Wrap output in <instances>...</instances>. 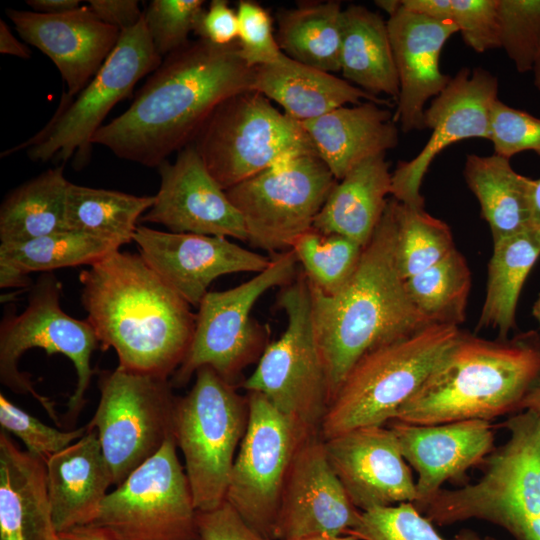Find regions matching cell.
I'll use <instances>...</instances> for the list:
<instances>
[{"label": "cell", "mask_w": 540, "mask_h": 540, "mask_svg": "<svg viewBox=\"0 0 540 540\" xmlns=\"http://www.w3.org/2000/svg\"><path fill=\"white\" fill-rule=\"evenodd\" d=\"M198 540H273L250 527L225 500L208 511H197Z\"/></svg>", "instance_id": "47"}, {"label": "cell", "mask_w": 540, "mask_h": 540, "mask_svg": "<svg viewBox=\"0 0 540 540\" xmlns=\"http://www.w3.org/2000/svg\"><path fill=\"white\" fill-rule=\"evenodd\" d=\"M249 416L225 500L254 530L271 539L292 459L309 432L258 392H248ZM320 433V432H319Z\"/></svg>", "instance_id": "16"}, {"label": "cell", "mask_w": 540, "mask_h": 540, "mask_svg": "<svg viewBox=\"0 0 540 540\" xmlns=\"http://www.w3.org/2000/svg\"><path fill=\"white\" fill-rule=\"evenodd\" d=\"M61 284L52 272L42 274L31 287L28 305L19 315H5L0 325V381L18 394H30L59 425L54 402L37 392L27 373L21 372V356L32 348L69 358L77 380L67 402L68 415L78 416L85 404L93 370L90 360L98 347L97 336L85 320L75 319L61 307Z\"/></svg>", "instance_id": "12"}, {"label": "cell", "mask_w": 540, "mask_h": 540, "mask_svg": "<svg viewBox=\"0 0 540 540\" xmlns=\"http://www.w3.org/2000/svg\"><path fill=\"white\" fill-rule=\"evenodd\" d=\"M399 82L394 119L404 133L424 128V111L452 76L440 69L445 43L458 28L450 20H436L401 7L387 20Z\"/></svg>", "instance_id": "23"}, {"label": "cell", "mask_w": 540, "mask_h": 540, "mask_svg": "<svg viewBox=\"0 0 540 540\" xmlns=\"http://www.w3.org/2000/svg\"><path fill=\"white\" fill-rule=\"evenodd\" d=\"M100 399L87 425L96 430L118 486L174 436L177 399L169 378L140 374L117 366L102 371Z\"/></svg>", "instance_id": "13"}, {"label": "cell", "mask_w": 540, "mask_h": 540, "mask_svg": "<svg viewBox=\"0 0 540 540\" xmlns=\"http://www.w3.org/2000/svg\"><path fill=\"white\" fill-rule=\"evenodd\" d=\"M191 144L225 191L287 159L316 153L301 123L254 90L222 102Z\"/></svg>", "instance_id": "7"}, {"label": "cell", "mask_w": 540, "mask_h": 540, "mask_svg": "<svg viewBox=\"0 0 540 540\" xmlns=\"http://www.w3.org/2000/svg\"><path fill=\"white\" fill-rule=\"evenodd\" d=\"M297 258L290 249L274 254L269 266L251 279L223 291H210L195 314V328L189 350L170 382L186 385L204 366L234 383L242 371L258 362L268 342V329L251 316L257 300L269 289L292 282Z\"/></svg>", "instance_id": "9"}, {"label": "cell", "mask_w": 540, "mask_h": 540, "mask_svg": "<svg viewBox=\"0 0 540 540\" xmlns=\"http://www.w3.org/2000/svg\"><path fill=\"white\" fill-rule=\"evenodd\" d=\"M531 227L540 231V178L534 179L531 195Z\"/></svg>", "instance_id": "55"}, {"label": "cell", "mask_w": 540, "mask_h": 540, "mask_svg": "<svg viewBox=\"0 0 540 540\" xmlns=\"http://www.w3.org/2000/svg\"><path fill=\"white\" fill-rule=\"evenodd\" d=\"M163 58L156 52L144 18L121 31L119 41L100 70L75 99L62 102L48 124L32 138L2 154L26 149L33 161L82 162L92 140L112 108L126 98L144 76L153 73Z\"/></svg>", "instance_id": "10"}, {"label": "cell", "mask_w": 540, "mask_h": 540, "mask_svg": "<svg viewBox=\"0 0 540 540\" xmlns=\"http://www.w3.org/2000/svg\"><path fill=\"white\" fill-rule=\"evenodd\" d=\"M533 84L538 91H540V45L536 55V59L532 69Z\"/></svg>", "instance_id": "59"}, {"label": "cell", "mask_w": 540, "mask_h": 540, "mask_svg": "<svg viewBox=\"0 0 540 540\" xmlns=\"http://www.w3.org/2000/svg\"><path fill=\"white\" fill-rule=\"evenodd\" d=\"M500 48L520 73L532 71L540 45V0H498Z\"/></svg>", "instance_id": "41"}, {"label": "cell", "mask_w": 540, "mask_h": 540, "mask_svg": "<svg viewBox=\"0 0 540 540\" xmlns=\"http://www.w3.org/2000/svg\"><path fill=\"white\" fill-rule=\"evenodd\" d=\"M498 99V79L490 71L461 68L424 111L431 134L420 152L401 161L392 172L391 197L410 207L424 208L420 189L424 177L444 149L459 141L488 140L490 114Z\"/></svg>", "instance_id": "17"}, {"label": "cell", "mask_w": 540, "mask_h": 540, "mask_svg": "<svg viewBox=\"0 0 540 540\" xmlns=\"http://www.w3.org/2000/svg\"><path fill=\"white\" fill-rule=\"evenodd\" d=\"M539 256L540 231L533 228L493 243L477 330L496 329L501 339L507 338L515 327L523 285Z\"/></svg>", "instance_id": "33"}, {"label": "cell", "mask_w": 540, "mask_h": 540, "mask_svg": "<svg viewBox=\"0 0 540 540\" xmlns=\"http://www.w3.org/2000/svg\"><path fill=\"white\" fill-rule=\"evenodd\" d=\"M458 326L432 323L363 355L322 420L323 440L392 421L458 339Z\"/></svg>", "instance_id": "6"}, {"label": "cell", "mask_w": 540, "mask_h": 540, "mask_svg": "<svg viewBox=\"0 0 540 540\" xmlns=\"http://www.w3.org/2000/svg\"><path fill=\"white\" fill-rule=\"evenodd\" d=\"M58 536L59 540H116L107 530L92 524L59 532Z\"/></svg>", "instance_id": "52"}, {"label": "cell", "mask_w": 540, "mask_h": 540, "mask_svg": "<svg viewBox=\"0 0 540 540\" xmlns=\"http://www.w3.org/2000/svg\"><path fill=\"white\" fill-rule=\"evenodd\" d=\"M47 488L56 530L91 524L113 485L111 470L96 430L51 456Z\"/></svg>", "instance_id": "26"}, {"label": "cell", "mask_w": 540, "mask_h": 540, "mask_svg": "<svg viewBox=\"0 0 540 540\" xmlns=\"http://www.w3.org/2000/svg\"><path fill=\"white\" fill-rule=\"evenodd\" d=\"M488 140L495 154L508 159L524 151L540 156V117L497 99L490 114Z\"/></svg>", "instance_id": "44"}, {"label": "cell", "mask_w": 540, "mask_h": 540, "mask_svg": "<svg viewBox=\"0 0 540 540\" xmlns=\"http://www.w3.org/2000/svg\"><path fill=\"white\" fill-rule=\"evenodd\" d=\"M133 242L154 272L188 304L198 307L217 278L259 273L271 258L225 237L161 231L139 225Z\"/></svg>", "instance_id": "19"}, {"label": "cell", "mask_w": 540, "mask_h": 540, "mask_svg": "<svg viewBox=\"0 0 540 540\" xmlns=\"http://www.w3.org/2000/svg\"><path fill=\"white\" fill-rule=\"evenodd\" d=\"M238 53L250 68L279 60L281 51L273 32L269 12L255 1L241 0L237 5Z\"/></svg>", "instance_id": "45"}, {"label": "cell", "mask_w": 540, "mask_h": 540, "mask_svg": "<svg viewBox=\"0 0 540 540\" xmlns=\"http://www.w3.org/2000/svg\"><path fill=\"white\" fill-rule=\"evenodd\" d=\"M204 10L202 0H152L143 18L156 52L162 57L184 47Z\"/></svg>", "instance_id": "42"}, {"label": "cell", "mask_w": 540, "mask_h": 540, "mask_svg": "<svg viewBox=\"0 0 540 540\" xmlns=\"http://www.w3.org/2000/svg\"><path fill=\"white\" fill-rule=\"evenodd\" d=\"M395 257L404 280L436 264L455 247L450 227L424 208L410 207L392 198Z\"/></svg>", "instance_id": "38"}, {"label": "cell", "mask_w": 540, "mask_h": 540, "mask_svg": "<svg viewBox=\"0 0 540 540\" xmlns=\"http://www.w3.org/2000/svg\"><path fill=\"white\" fill-rule=\"evenodd\" d=\"M28 276L20 275L14 270L0 265V287L15 288L29 285Z\"/></svg>", "instance_id": "54"}, {"label": "cell", "mask_w": 540, "mask_h": 540, "mask_svg": "<svg viewBox=\"0 0 540 540\" xmlns=\"http://www.w3.org/2000/svg\"><path fill=\"white\" fill-rule=\"evenodd\" d=\"M91 524L116 540H198L197 509L174 436L107 494Z\"/></svg>", "instance_id": "15"}, {"label": "cell", "mask_w": 540, "mask_h": 540, "mask_svg": "<svg viewBox=\"0 0 540 540\" xmlns=\"http://www.w3.org/2000/svg\"><path fill=\"white\" fill-rule=\"evenodd\" d=\"M498 0H451L450 20L477 53L500 48Z\"/></svg>", "instance_id": "46"}, {"label": "cell", "mask_w": 540, "mask_h": 540, "mask_svg": "<svg viewBox=\"0 0 540 540\" xmlns=\"http://www.w3.org/2000/svg\"><path fill=\"white\" fill-rule=\"evenodd\" d=\"M365 246L338 234L310 229L291 244L302 272L311 286L332 295L353 276Z\"/></svg>", "instance_id": "39"}, {"label": "cell", "mask_w": 540, "mask_h": 540, "mask_svg": "<svg viewBox=\"0 0 540 540\" xmlns=\"http://www.w3.org/2000/svg\"><path fill=\"white\" fill-rule=\"evenodd\" d=\"M522 411H529L540 420V379L525 398Z\"/></svg>", "instance_id": "56"}, {"label": "cell", "mask_w": 540, "mask_h": 540, "mask_svg": "<svg viewBox=\"0 0 540 540\" xmlns=\"http://www.w3.org/2000/svg\"><path fill=\"white\" fill-rule=\"evenodd\" d=\"M252 81L253 68L239 56L237 42H188L162 60L128 109L104 124L92 143L118 158L159 167L193 142L222 102L252 90Z\"/></svg>", "instance_id": "1"}, {"label": "cell", "mask_w": 540, "mask_h": 540, "mask_svg": "<svg viewBox=\"0 0 540 540\" xmlns=\"http://www.w3.org/2000/svg\"><path fill=\"white\" fill-rule=\"evenodd\" d=\"M391 422L403 458L418 475L413 505L419 512L445 482L461 480L495 449L494 427L487 420L435 425Z\"/></svg>", "instance_id": "24"}, {"label": "cell", "mask_w": 540, "mask_h": 540, "mask_svg": "<svg viewBox=\"0 0 540 540\" xmlns=\"http://www.w3.org/2000/svg\"><path fill=\"white\" fill-rule=\"evenodd\" d=\"M69 185L61 165L6 195L0 207L1 244L23 243L66 230Z\"/></svg>", "instance_id": "32"}, {"label": "cell", "mask_w": 540, "mask_h": 540, "mask_svg": "<svg viewBox=\"0 0 540 540\" xmlns=\"http://www.w3.org/2000/svg\"><path fill=\"white\" fill-rule=\"evenodd\" d=\"M342 13L341 3L333 0L278 11L276 39L281 51L316 69L339 72Z\"/></svg>", "instance_id": "34"}, {"label": "cell", "mask_w": 540, "mask_h": 540, "mask_svg": "<svg viewBox=\"0 0 540 540\" xmlns=\"http://www.w3.org/2000/svg\"><path fill=\"white\" fill-rule=\"evenodd\" d=\"M385 155L361 162L337 181L313 229L342 235L362 246L370 241L391 196L392 172Z\"/></svg>", "instance_id": "29"}, {"label": "cell", "mask_w": 540, "mask_h": 540, "mask_svg": "<svg viewBox=\"0 0 540 540\" xmlns=\"http://www.w3.org/2000/svg\"><path fill=\"white\" fill-rule=\"evenodd\" d=\"M532 314L536 322L538 323L539 329H540V293L534 302L533 308H532Z\"/></svg>", "instance_id": "60"}, {"label": "cell", "mask_w": 540, "mask_h": 540, "mask_svg": "<svg viewBox=\"0 0 540 540\" xmlns=\"http://www.w3.org/2000/svg\"><path fill=\"white\" fill-rule=\"evenodd\" d=\"M252 90L277 103L290 118L304 122L361 100L390 105L332 73L297 62L284 53L272 64L253 68Z\"/></svg>", "instance_id": "28"}, {"label": "cell", "mask_w": 540, "mask_h": 540, "mask_svg": "<svg viewBox=\"0 0 540 540\" xmlns=\"http://www.w3.org/2000/svg\"><path fill=\"white\" fill-rule=\"evenodd\" d=\"M296 540H361V539L351 534H338V535L319 534V535L304 537V538H300Z\"/></svg>", "instance_id": "57"}, {"label": "cell", "mask_w": 540, "mask_h": 540, "mask_svg": "<svg viewBox=\"0 0 540 540\" xmlns=\"http://www.w3.org/2000/svg\"><path fill=\"white\" fill-rule=\"evenodd\" d=\"M309 283V282H308ZM328 407L355 363L370 350L430 323L413 305L396 263L392 199L350 280L327 295L310 285Z\"/></svg>", "instance_id": "3"}, {"label": "cell", "mask_w": 540, "mask_h": 540, "mask_svg": "<svg viewBox=\"0 0 540 540\" xmlns=\"http://www.w3.org/2000/svg\"><path fill=\"white\" fill-rule=\"evenodd\" d=\"M463 176L489 225L493 243L532 228L534 179L516 172L510 159L495 153L468 154Z\"/></svg>", "instance_id": "30"}, {"label": "cell", "mask_w": 540, "mask_h": 540, "mask_svg": "<svg viewBox=\"0 0 540 540\" xmlns=\"http://www.w3.org/2000/svg\"><path fill=\"white\" fill-rule=\"evenodd\" d=\"M539 379L537 334L487 340L461 332L392 421L417 425L490 421L521 412Z\"/></svg>", "instance_id": "4"}, {"label": "cell", "mask_w": 540, "mask_h": 540, "mask_svg": "<svg viewBox=\"0 0 540 540\" xmlns=\"http://www.w3.org/2000/svg\"><path fill=\"white\" fill-rule=\"evenodd\" d=\"M194 33L214 45L235 44L238 39L237 13L226 0H213L201 13Z\"/></svg>", "instance_id": "48"}, {"label": "cell", "mask_w": 540, "mask_h": 540, "mask_svg": "<svg viewBox=\"0 0 540 540\" xmlns=\"http://www.w3.org/2000/svg\"><path fill=\"white\" fill-rule=\"evenodd\" d=\"M346 534L361 540H497L472 530H461L446 539L411 502L361 512L357 525Z\"/></svg>", "instance_id": "40"}, {"label": "cell", "mask_w": 540, "mask_h": 540, "mask_svg": "<svg viewBox=\"0 0 540 540\" xmlns=\"http://www.w3.org/2000/svg\"><path fill=\"white\" fill-rule=\"evenodd\" d=\"M340 72L343 79L369 94L398 97L387 21L363 5L350 4L343 9Z\"/></svg>", "instance_id": "31"}, {"label": "cell", "mask_w": 540, "mask_h": 540, "mask_svg": "<svg viewBox=\"0 0 540 540\" xmlns=\"http://www.w3.org/2000/svg\"><path fill=\"white\" fill-rule=\"evenodd\" d=\"M45 462L0 433V540H59Z\"/></svg>", "instance_id": "27"}, {"label": "cell", "mask_w": 540, "mask_h": 540, "mask_svg": "<svg viewBox=\"0 0 540 540\" xmlns=\"http://www.w3.org/2000/svg\"><path fill=\"white\" fill-rule=\"evenodd\" d=\"M87 5L101 21L119 31L134 27L143 17L137 0H89Z\"/></svg>", "instance_id": "49"}, {"label": "cell", "mask_w": 540, "mask_h": 540, "mask_svg": "<svg viewBox=\"0 0 540 540\" xmlns=\"http://www.w3.org/2000/svg\"><path fill=\"white\" fill-rule=\"evenodd\" d=\"M502 427L508 440L482 464L481 478L458 489H440L420 511L439 526L477 519L516 540H540V420L512 414Z\"/></svg>", "instance_id": "5"}, {"label": "cell", "mask_w": 540, "mask_h": 540, "mask_svg": "<svg viewBox=\"0 0 540 540\" xmlns=\"http://www.w3.org/2000/svg\"><path fill=\"white\" fill-rule=\"evenodd\" d=\"M327 459L352 504L361 512L416 500V481L393 431L356 428L324 440Z\"/></svg>", "instance_id": "21"}, {"label": "cell", "mask_w": 540, "mask_h": 540, "mask_svg": "<svg viewBox=\"0 0 540 540\" xmlns=\"http://www.w3.org/2000/svg\"><path fill=\"white\" fill-rule=\"evenodd\" d=\"M277 305L287 316L281 337L265 348L242 383L309 432H320L328 409L326 376L316 342L311 293L303 272L282 287Z\"/></svg>", "instance_id": "11"}, {"label": "cell", "mask_w": 540, "mask_h": 540, "mask_svg": "<svg viewBox=\"0 0 540 540\" xmlns=\"http://www.w3.org/2000/svg\"><path fill=\"white\" fill-rule=\"evenodd\" d=\"M248 416L247 396L208 366L196 371L190 391L178 397L174 437L197 511L212 510L225 501Z\"/></svg>", "instance_id": "8"}, {"label": "cell", "mask_w": 540, "mask_h": 540, "mask_svg": "<svg viewBox=\"0 0 540 540\" xmlns=\"http://www.w3.org/2000/svg\"><path fill=\"white\" fill-rule=\"evenodd\" d=\"M81 302L103 350L118 366L169 378L183 362L195 314L140 254L117 250L82 270Z\"/></svg>", "instance_id": "2"}, {"label": "cell", "mask_w": 540, "mask_h": 540, "mask_svg": "<svg viewBox=\"0 0 540 540\" xmlns=\"http://www.w3.org/2000/svg\"><path fill=\"white\" fill-rule=\"evenodd\" d=\"M374 3L389 16L393 15L401 7V0H376Z\"/></svg>", "instance_id": "58"}, {"label": "cell", "mask_w": 540, "mask_h": 540, "mask_svg": "<svg viewBox=\"0 0 540 540\" xmlns=\"http://www.w3.org/2000/svg\"><path fill=\"white\" fill-rule=\"evenodd\" d=\"M471 271L463 254L454 249L426 270L405 280L416 309L430 322L458 326L465 321Z\"/></svg>", "instance_id": "37"}, {"label": "cell", "mask_w": 540, "mask_h": 540, "mask_svg": "<svg viewBox=\"0 0 540 540\" xmlns=\"http://www.w3.org/2000/svg\"><path fill=\"white\" fill-rule=\"evenodd\" d=\"M27 5L32 11L43 14H59L80 7L79 0H28Z\"/></svg>", "instance_id": "53"}, {"label": "cell", "mask_w": 540, "mask_h": 540, "mask_svg": "<svg viewBox=\"0 0 540 540\" xmlns=\"http://www.w3.org/2000/svg\"><path fill=\"white\" fill-rule=\"evenodd\" d=\"M121 245L91 233L63 230L17 244L0 245V265L23 276L32 272L91 266L106 258Z\"/></svg>", "instance_id": "36"}, {"label": "cell", "mask_w": 540, "mask_h": 540, "mask_svg": "<svg viewBox=\"0 0 540 540\" xmlns=\"http://www.w3.org/2000/svg\"><path fill=\"white\" fill-rule=\"evenodd\" d=\"M160 187L153 206L140 221L170 232L234 238L247 242L243 218L208 171L192 144L173 163L159 167Z\"/></svg>", "instance_id": "20"}, {"label": "cell", "mask_w": 540, "mask_h": 540, "mask_svg": "<svg viewBox=\"0 0 540 540\" xmlns=\"http://www.w3.org/2000/svg\"><path fill=\"white\" fill-rule=\"evenodd\" d=\"M20 37L55 64L67 86L78 95L117 45L121 31L101 21L87 4L59 14L7 9Z\"/></svg>", "instance_id": "22"}, {"label": "cell", "mask_w": 540, "mask_h": 540, "mask_svg": "<svg viewBox=\"0 0 540 540\" xmlns=\"http://www.w3.org/2000/svg\"><path fill=\"white\" fill-rule=\"evenodd\" d=\"M319 158L337 180L399 143V127L384 105L365 101L301 122Z\"/></svg>", "instance_id": "25"}, {"label": "cell", "mask_w": 540, "mask_h": 540, "mask_svg": "<svg viewBox=\"0 0 540 540\" xmlns=\"http://www.w3.org/2000/svg\"><path fill=\"white\" fill-rule=\"evenodd\" d=\"M0 425L3 430L18 437L26 446V451L44 462L81 439L88 431L87 426L70 431L49 426L13 404L2 393Z\"/></svg>", "instance_id": "43"}, {"label": "cell", "mask_w": 540, "mask_h": 540, "mask_svg": "<svg viewBox=\"0 0 540 540\" xmlns=\"http://www.w3.org/2000/svg\"><path fill=\"white\" fill-rule=\"evenodd\" d=\"M316 153L287 159L226 190L241 214L251 246L273 253L291 249L314 221L337 183Z\"/></svg>", "instance_id": "14"}, {"label": "cell", "mask_w": 540, "mask_h": 540, "mask_svg": "<svg viewBox=\"0 0 540 540\" xmlns=\"http://www.w3.org/2000/svg\"><path fill=\"white\" fill-rule=\"evenodd\" d=\"M360 516L329 464L321 434L307 435L284 482L273 540L346 534Z\"/></svg>", "instance_id": "18"}, {"label": "cell", "mask_w": 540, "mask_h": 540, "mask_svg": "<svg viewBox=\"0 0 540 540\" xmlns=\"http://www.w3.org/2000/svg\"><path fill=\"white\" fill-rule=\"evenodd\" d=\"M154 201L155 196H137L70 182L66 230L106 237L122 246L133 241L138 222Z\"/></svg>", "instance_id": "35"}, {"label": "cell", "mask_w": 540, "mask_h": 540, "mask_svg": "<svg viewBox=\"0 0 540 540\" xmlns=\"http://www.w3.org/2000/svg\"><path fill=\"white\" fill-rule=\"evenodd\" d=\"M0 52L22 59H29L31 56L30 49L13 35L4 20L0 21Z\"/></svg>", "instance_id": "51"}, {"label": "cell", "mask_w": 540, "mask_h": 540, "mask_svg": "<svg viewBox=\"0 0 540 540\" xmlns=\"http://www.w3.org/2000/svg\"><path fill=\"white\" fill-rule=\"evenodd\" d=\"M401 4L410 12L436 20H450L451 17V0H401Z\"/></svg>", "instance_id": "50"}]
</instances>
